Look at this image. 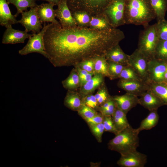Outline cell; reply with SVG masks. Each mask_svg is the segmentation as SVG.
<instances>
[{
    "label": "cell",
    "instance_id": "obj_24",
    "mask_svg": "<svg viewBox=\"0 0 167 167\" xmlns=\"http://www.w3.org/2000/svg\"><path fill=\"white\" fill-rule=\"evenodd\" d=\"M63 87L69 91H73L80 86V79L76 69H73L69 75L62 82Z\"/></svg>",
    "mask_w": 167,
    "mask_h": 167
},
{
    "label": "cell",
    "instance_id": "obj_17",
    "mask_svg": "<svg viewBox=\"0 0 167 167\" xmlns=\"http://www.w3.org/2000/svg\"><path fill=\"white\" fill-rule=\"evenodd\" d=\"M108 62H113L125 66L128 65L129 55L126 54L119 44L108 50L105 55Z\"/></svg>",
    "mask_w": 167,
    "mask_h": 167
},
{
    "label": "cell",
    "instance_id": "obj_40",
    "mask_svg": "<svg viewBox=\"0 0 167 167\" xmlns=\"http://www.w3.org/2000/svg\"><path fill=\"white\" fill-rule=\"evenodd\" d=\"M94 58L89 59L80 62L76 66H78L80 68L89 72L95 73L94 70Z\"/></svg>",
    "mask_w": 167,
    "mask_h": 167
},
{
    "label": "cell",
    "instance_id": "obj_21",
    "mask_svg": "<svg viewBox=\"0 0 167 167\" xmlns=\"http://www.w3.org/2000/svg\"><path fill=\"white\" fill-rule=\"evenodd\" d=\"M81 96L78 93L68 90L64 99V105L72 110L78 111L84 104Z\"/></svg>",
    "mask_w": 167,
    "mask_h": 167
},
{
    "label": "cell",
    "instance_id": "obj_36",
    "mask_svg": "<svg viewBox=\"0 0 167 167\" xmlns=\"http://www.w3.org/2000/svg\"><path fill=\"white\" fill-rule=\"evenodd\" d=\"M89 127L91 132L97 141L99 143L101 142L102 135L104 131H105L103 122Z\"/></svg>",
    "mask_w": 167,
    "mask_h": 167
},
{
    "label": "cell",
    "instance_id": "obj_29",
    "mask_svg": "<svg viewBox=\"0 0 167 167\" xmlns=\"http://www.w3.org/2000/svg\"><path fill=\"white\" fill-rule=\"evenodd\" d=\"M95 73H100L104 76L110 78L109 72L108 63L105 56H99L94 58Z\"/></svg>",
    "mask_w": 167,
    "mask_h": 167
},
{
    "label": "cell",
    "instance_id": "obj_42",
    "mask_svg": "<svg viewBox=\"0 0 167 167\" xmlns=\"http://www.w3.org/2000/svg\"><path fill=\"white\" fill-rule=\"evenodd\" d=\"M116 107V104L112 99L110 104L108 107L101 113L103 116H112L115 111Z\"/></svg>",
    "mask_w": 167,
    "mask_h": 167
},
{
    "label": "cell",
    "instance_id": "obj_33",
    "mask_svg": "<svg viewBox=\"0 0 167 167\" xmlns=\"http://www.w3.org/2000/svg\"><path fill=\"white\" fill-rule=\"evenodd\" d=\"M155 24L159 41L167 40V20L165 19Z\"/></svg>",
    "mask_w": 167,
    "mask_h": 167
},
{
    "label": "cell",
    "instance_id": "obj_19",
    "mask_svg": "<svg viewBox=\"0 0 167 167\" xmlns=\"http://www.w3.org/2000/svg\"><path fill=\"white\" fill-rule=\"evenodd\" d=\"M7 0H0V24L7 28L18 23L16 17L10 10Z\"/></svg>",
    "mask_w": 167,
    "mask_h": 167
},
{
    "label": "cell",
    "instance_id": "obj_6",
    "mask_svg": "<svg viewBox=\"0 0 167 167\" xmlns=\"http://www.w3.org/2000/svg\"><path fill=\"white\" fill-rule=\"evenodd\" d=\"M126 0H111L104 10V15L113 28H117L125 24Z\"/></svg>",
    "mask_w": 167,
    "mask_h": 167
},
{
    "label": "cell",
    "instance_id": "obj_45",
    "mask_svg": "<svg viewBox=\"0 0 167 167\" xmlns=\"http://www.w3.org/2000/svg\"><path fill=\"white\" fill-rule=\"evenodd\" d=\"M42 0L47 1L48 3H52L54 4L55 5L58 6L62 0Z\"/></svg>",
    "mask_w": 167,
    "mask_h": 167
},
{
    "label": "cell",
    "instance_id": "obj_39",
    "mask_svg": "<svg viewBox=\"0 0 167 167\" xmlns=\"http://www.w3.org/2000/svg\"><path fill=\"white\" fill-rule=\"evenodd\" d=\"M83 101L85 105L94 109L98 107L99 105L95 95L90 94L83 96Z\"/></svg>",
    "mask_w": 167,
    "mask_h": 167
},
{
    "label": "cell",
    "instance_id": "obj_31",
    "mask_svg": "<svg viewBox=\"0 0 167 167\" xmlns=\"http://www.w3.org/2000/svg\"><path fill=\"white\" fill-rule=\"evenodd\" d=\"M155 58L167 62V40L159 41L156 47Z\"/></svg>",
    "mask_w": 167,
    "mask_h": 167
},
{
    "label": "cell",
    "instance_id": "obj_1",
    "mask_svg": "<svg viewBox=\"0 0 167 167\" xmlns=\"http://www.w3.org/2000/svg\"><path fill=\"white\" fill-rule=\"evenodd\" d=\"M124 38L123 32L117 28H63L60 23H51L45 32L44 41L48 60L54 67H59L75 66L87 60L105 56Z\"/></svg>",
    "mask_w": 167,
    "mask_h": 167
},
{
    "label": "cell",
    "instance_id": "obj_11",
    "mask_svg": "<svg viewBox=\"0 0 167 167\" xmlns=\"http://www.w3.org/2000/svg\"><path fill=\"white\" fill-rule=\"evenodd\" d=\"M118 85L126 93L140 97L150 88L149 84L143 80L120 79Z\"/></svg>",
    "mask_w": 167,
    "mask_h": 167
},
{
    "label": "cell",
    "instance_id": "obj_26",
    "mask_svg": "<svg viewBox=\"0 0 167 167\" xmlns=\"http://www.w3.org/2000/svg\"><path fill=\"white\" fill-rule=\"evenodd\" d=\"M89 27L99 30H104L113 28L104 15L92 16Z\"/></svg>",
    "mask_w": 167,
    "mask_h": 167
},
{
    "label": "cell",
    "instance_id": "obj_8",
    "mask_svg": "<svg viewBox=\"0 0 167 167\" xmlns=\"http://www.w3.org/2000/svg\"><path fill=\"white\" fill-rule=\"evenodd\" d=\"M21 14V19L18 20V23L25 28V30L27 32L32 31L33 33H37L41 31L43 28L42 23L37 14V6Z\"/></svg>",
    "mask_w": 167,
    "mask_h": 167
},
{
    "label": "cell",
    "instance_id": "obj_27",
    "mask_svg": "<svg viewBox=\"0 0 167 167\" xmlns=\"http://www.w3.org/2000/svg\"><path fill=\"white\" fill-rule=\"evenodd\" d=\"M149 90L167 105V84L164 83H151Z\"/></svg>",
    "mask_w": 167,
    "mask_h": 167
},
{
    "label": "cell",
    "instance_id": "obj_12",
    "mask_svg": "<svg viewBox=\"0 0 167 167\" xmlns=\"http://www.w3.org/2000/svg\"><path fill=\"white\" fill-rule=\"evenodd\" d=\"M147 162V156L135 150L121 155L117 164L121 167H143Z\"/></svg>",
    "mask_w": 167,
    "mask_h": 167
},
{
    "label": "cell",
    "instance_id": "obj_25",
    "mask_svg": "<svg viewBox=\"0 0 167 167\" xmlns=\"http://www.w3.org/2000/svg\"><path fill=\"white\" fill-rule=\"evenodd\" d=\"M157 22L165 19L167 9V0H150Z\"/></svg>",
    "mask_w": 167,
    "mask_h": 167
},
{
    "label": "cell",
    "instance_id": "obj_5",
    "mask_svg": "<svg viewBox=\"0 0 167 167\" xmlns=\"http://www.w3.org/2000/svg\"><path fill=\"white\" fill-rule=\"evenodd\" d=\"M111 0H67L71 12L85 11L91 16L103 15L104 10Z\"/></svg>",
    "mask_w": 167,
    "mask_h": 167
},
{
    "label": "cell",
    "instance_id": "obj_38",
    "mask_svg": "<svg viewBox=\"0 0 167 167\" xmlns=\"http://www.w3.org/2000/svg\"><path fill=\"white\" fill-rule=\"evenodd\" d=\"M95 96L99 105H102L110 97L108 92L105 88L100 89Z\"/></svg>",
    "mask_w": 167,
    "mask_h": 167
},
{
    "label": "cell",
    "instance_id": "obj_9",
    "mask_svg": "<svg viewBox=\"0 0 167 167\" xmlns=\"http://www.w3.org/2000/svg\"><path fill=\"white\" fill-rule=\"evenodd\" d=\"M148 61L137 49L132 54L129 55L128 65L135 70L142 80L148 84Z\"/></svg>",
    "mask_w": 167,
    "mask_h": 167
},
{
    "label": "cell",
    "instance_id": "obj_41",
    "mask_svg": "<svg viewBox=\"0 0 167 167\" xmlns=\"http://www.w3.org/2000/svg\"><path fill=\"white\" fill-rule=\"evenodd\" d=\"M103 119L104 116L101 113H97L92 118L84 120L89 126H90L102 123Z\"/></svg>",
    "mask_w": 167,
    "mask_h": 167
},
{
    "label": "cell",
    "instance_id": "obj_2",
    "mask_svg": "<svg viewBox=\"0 0 167 167\" xmlns=\"http://www.w3.org/2000/svg\"><path fill=\"white\" fill-rule=\"evenodd\" d=\"M156 18L150 0H126L124 19L125 24L144 27Z\"/></svg>",
    "mask_w": 167,
    "mask_h": 167
},
{
    "label": "cell",
    "instance_id": "obj_18",
    "mask_svg": "<svg viewBox=\"0 0 167 167\" xmlns=\"http://www.w3.org/2000/svg\"><path fill=\"white\" fill-rule=\"evenodd\" d=\"M139 104L150 111L157 110L159 107L164 105L161 100L149 89L139 98Z\"/></svg>",
    "mask_w": 167,
    "mask_h": 167
},
{
    "label": "cell",
    "instance_id": "obj_16",
    "mask_svg": "<svg viewBox=\"0 0 167 167\" xmlns=\"http://www.w3.org/2000/svg\"><path fill=\"white\" fill-rule=\"evenodd\" d=\"M55 6L54 4L50 3L37 5V14L42 23L49 22L53 24L60 23L55 19V9L54 8Z\"/></svg>",
    "mask_w": 167,
    "mask_h": 167
},
{
    "label": "cell",
    "instance_id": "obj_37",
    "mask_svg": "<svg viewBox=\"0 0 167 167\" xmlns=\"http://www.w3.org/2000/svg\"><path fill=\"white\" fill-rule=\"evenodd\" d=\"M105 131L112 133L115 135L118 134L113 121L111 116H104L103 122Z\"/></svg>",
    "mask_w": 167,
    "mask_h": 167
},
{
    "label": "cell",
    "instance_id": "obj_28",
    "mask_svg": "<svg viewBox=\"0 0 167 167\" xmlns=\"http://www.w3.org/2000/svg\"><path fill=\"white\" fill-rule=\"evenodd\" d=\"M37 0H7L9 4L14 5L16 7L17 11L15 15L16 17L19 15L24 11H27L28 8H30L37 5L36 1Z\"/></svg>",
    "mask_w": 167,
    "mask_h": 167
},
{
    "label": "cell",
    "instance_id": "obj_46",
    "mask_svg": "<svg viewBox=\"0 0 167 167\" xmlns=\"http://www.w3.org/2000/svg\"><path fill=\"white\" fill-rule=\"evenodd\" d=\"M163 83L167 84V63L166 66V69L165 73L164 80Z\"/></svg>",
    "mask_w": 167,
    "mask_h": 167
},
{
    "label": "cell",
    "instance_id": "obj_13",
    "mask_svg": "<svg viewBox=\"0 0 167 167\" xmlns=\"http://www.w3.org/2000/svg\"><path fill=\"white\" fill-rule=\"evenodd\" d=\"M55 9L56 16L59 20L61 26L63 28L77 26L71 11L67 4V0H62Z\"/></svg>",
    "mask_w": 167,
    "mask_h": 167
},
{
    "label": "cell",
    "instance_id": "obj_14",
    "mask_svg": "<svg viewBox=\"0 0 167 167\" xmlns=\"http://www.w3.org/2000/svg\"><path fill=\"white\" fill-rule=\"evenodd\" d=\"M6 28L2 37V43L3 44L24 43L25 40L32 34H28L25 30L14 29L12 26Z\"/></svg>",
    "mask_w": 167,
    "mask_h": 167
},
{
    "label": "cell",
    "instance_id": "obj_23",
    "mask_svg": "<svg viewBox=\"0 0 167 167\" xmlns=\"http://www.w3.org/2000/svg\"><path fill=\"white\" fill-rule=\"evenodd\" d=\"M159 119L157 110L150 111L148 116L141 121L137 129L139 132L143 130H150L157 124Z\"/></svg>",
    "mask_w": 167,
    "mask_h": 167
},
{
    "label": "cell",
    "instance_id": "obj_22",
    "mask_svg": "<svg viewBox=\"0 0 167 167\" xmlns=\"http://www.w3.org/2000/svg\"><path fill=\"white\" fill-rule=\"evenodd\" d=\"M112 117L118 133L130 125L127 120L126 114L117 106Z\"/></svg>",
    "mask_w": 167,
    "mask_h": 167
},
{
    "label": "cell",
    "instance_id": "obj_7",
    "mask_svg": "<svg viewBox=\"0 0 167 167\" xmlns=\"http://www.w3.org/2000/svg\"><path fill=\"white\" fill-rule=\"evenodd\" d=\"M49 24V23L46 25L45 23H44L43 27L39 32L33 33L28 38L26 45L19 51V54L25 55L32 53H37L48 59V57L45 49L44 36Z\"/></svg>",
    "mask_w": 167,
    "mask_h": 167
},
{
    "label": "cell",
    "instance_id": "obj_20",
    "mask_svg": "<svg viewBox=\"0 0 167 167\" xmlns=\"http://www.w3.org/2000/svg\"><path fill=\"white\" fill-rule=\"evenodd\" d=\"M104 76L101 74L95 73L92 78L81 86L80 93L83 96L91 94L104 82Z\"/></svg>",
    "mask_w": 167,
    "mask_h": 167
},
{
    "label": "cell",
    "instance_id": "obj_35",
    "mask_svg": "<svg viewBox=\"0 0 167 167\" xmlns=\"http://www.w3.org/2000/svg\"><path fill=\"white\" fill-rule=\"evenodd\" d=\"M78 112V114L84 120L90 118L98 113L94 109L87 106L84 103Z\"/></svg>",
    "mask_w": 167,
    "mask_h": 167
},
{
    "label": "cell",
    "instance_id": "obj_30",
    "mask_svg": "<svg viewBox=\"0 0 167 167\" xmlns=\"http://www.w3.org/2000/svg\"><path fill=\"white\" fill-rule=\"evenodd\" d=\"M71 13L77 26L89 27L92 16L88 13L83 11H77Z\"/></svg>",
    "mask_w": 167,
    "mask_h": 167
},
{
    "label": "cell",
    "instance_id": "obj_10",
    "mask_svg": "<svg viewBox=\"0 0 167 167\" xmlns=\"http://www.w3.org/2000/svg\"><path fill=\"white\" fill-rule=\"evenodd\" d=\"M167 62L154 58L148 60V84L161 83L164 81Z\"/></svg>",
    "mask_w": 167,
    "mask_h": 167
},
{
    "label": "cell",
    "instance_id": "obj_44",
    "mask_svg": "<svg viewBox=\"0 0 167 167\" xmlns=\"http://www.w3.org/2000/svg\"><path fill=\"white\" fill-rule=\"evenodd\" d=\"M76 69L78 73L79 76L85 75L90 73L80 68L78 66H76Z\"/></svg>",
    "mask_w": 167,
    "mask_h": 167
},
{
    "label": "cell",
    "instance_id": "obj_3",
    "mask_svg": "<svg viewBox=\"0 0 167 167\" xmlns=\"http://www.w3.org/2000/svg\"><path fill=\"white\" fill-rule=\"evenodd\" d=\"M139 132L130 125L118 132L108 144L110 150L117 151L121 155L136 150L139 146Z\"/></svg>",
    "mask_w": 167,
    "mask_h": 167
},
{
    "label": "cell",
    "instance_id": "obj_4",
    "mask_svg": "<svg viewBox=\"0 0 167 167\" xmlns=\"http://www.w3.org/2000/svg\"><path fill=\"white\" fill-rule=\"evenodd\" d=\"M139 36L137 49L148 60L155 58L156 46L159 41L155 24L144 27Z\"/></svg>",
    "mask_w": 167,
    "mask_h": 167
},
{
    "label": "cell",
    "instance_id": "obj_15",
    "mask_svg": "<svg viewBox=\"0 0 167 167\" xmlns=\"http://www.w3.org/2000/svg\"><path fill=\"white\" fill-rule=\"evenodd\" d=\"M112 97L116 106L126 114L132 108L139 104V98L138 96L128 93Z\"/></svg>",
    "mask_w": 167,
    "mask_h": 167
},
{
    "label": "cell",
    "instance_id": "obj_32",
    "mask_svg": "<svg viewBox=\"0 0 167 167\" xmlns=\"http://www.w3.org/2000/svg\"><path fill=\"white\" fill-rule=\"evenodd\" d=\"M120 79L125 80H143L135 70L131 66H126L119 76Z\"/></svg>",
    "mask_w": 167,
    "mask_h": 167
},
{
    "label": "cell",
    "instance_id": "obj_43",
    "mask_svg": "<svg viewBox=\"0 0 167 167\" xmlns=\"http://www.w3.org/2000/svg\"><path fill=\"white\" fill-rule=\"evenodd\" d=\"M95 73L90 72L85 75L79 76L80 86L81 87L89 80L93 77Z\"/></svg>",
    "mask_w": 167,
    "mask_h": 167
},
{
    "label": "cell",
    "instance_id": "obj_34",
    "mask_svg": "<svg viewBox=\"0 0 167 167\" xmlns=\"http://www.w3.org/2000/svg\"><path fill=\"white\" fill-rule=\"evenodd\" d=\"M108 70L111 79L118 78L124 68L126 66L113 62H108Z\"/></svg>",
    "mask_w": 167,
    "mask_h": 167
}]
</instances>
